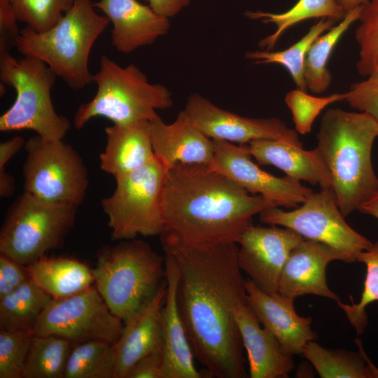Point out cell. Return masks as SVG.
I'll return each mask as SVG.
<instances>
[{
  "instance_id": "obj_1",
  "label": "cell",
  "mask_w": 378,
  "mask_h": 378,
  "mask_svg": "<svg viewBox=\"0 0 378 378\" xmlns=\"http://www.w3.org/2000/svg\"><path fill=\"white\" fill-rule=\"evenodd\" d=\"M160 237L178 268L176 302L195 358L210 377H247L235 320L247 301L237 244L190 245Z\"/></svg>"
},
{
  "instance_id": "obj_2",
  "label": "cell",
  "mask_w": 378,
  "mask_h": 378,
  "mask_svg": "<svg viewBox=\"0 0 378 378\" xmlns=\"http://www.w3.org/2000/svg\"><path fill=\"white\" fill-rule=\"evenodd\" d=\"M274 206L210 165L178 163L167 172L159 236L190 245L237 244L253 216Z\"/></svg>"
},
{
  "instance_id": "obj_3",
  "label": "cell",
  "mask_w": 378,
  "mask_h": 378,
  "mask_svg": "<svg viewBox=\"0 0 378 378\" xmlns=\"http://www.w3.org/2000/svg\"><path fill=\"white\" fill-rule=\"evenodd\" d=\"M378 122L369 115L328 108L317 133V146L332 179V190L345 217L378 191L371 153Z\"/></svg>"
},
{
  "instance_id": "obj_4",
  "label": "cell",
  "mask_w": 378,
  "mask_h": 378,
  "mask_svg": "<svg viewBox=\"0 0 378 378\" xmlns=\"http://www.w3.org/2000/svg\"><path fill=\"white\" fill-rule=\"evenodd\" d=\"M109 22L95 11L91 0H74L70 9L48 30L22 29L15 48L24 56L43 61L69 87L82 89L92 82L89 55Z\"/></svg>"
},
{
  "instance_id": "obj_5",
  "label": "cell",
  "mask_w": 378,
  "mask_h": 378,
  "mask_svg": "<svg viewBox=\"0 0 378 378\" xmlns=\"http://www.w3.org/2000/svg\"><path fill=\"white\" fill-rule=\"evenodd\" d=\"M92 270L94 286L123 323L153 298L166 276L164 257L135 239L102 247Z\"/></svg>"
},
{
  "instance_id": "obj_6",
  "label": "cell",
  "mask_w": 378,
  "mask_h": 378,
  "mask_svg": "<svg viewBox=\"0 0 378 378\" xmlns=\"http://www.w3.org/2000/svg\"><path fill=\"white\" fill-rule=\"evenodd\" d=\"M92 82L97 85L95 95L80 104L74 115L77 130L96 117L106 118L116 125L150 121L159 116L158 110L173 105L165 86L150 83L136 65L122 67L106 55L102 56Z\"/></svg>"
},
{
  "instance_id": "obj_7",
  "label": "cell",
  "mask_w": 378,
  "mask_h": 378,
  "mask_svg": "<svg viewBox=\"0 0 378 378\" xmlns=\"http://www.w3.org/2000/svg\"><path fill=\"white\" fill-rule=\"evenodd\" d=\"M56 77L37 57L25 55L17 59L10 52H1V83L13 87L16 98L1 115L0 130H29L46 140H63L71 124L56 112L51 99Z\"/></svg>"
},
{
  "instance_id": "obj_8",
  "label": "cell",
  "mask_w": 378,
  "mask_h": 378,
  "mask_svg": "<svg viewBox=\"0 0 378 378\" xmlns=\"http://www.w3.org/2000/svg\"><path fill=\"white\" fill-rule=\"evenodd\" d=\"M77 207L52 203L24 192L10 205L0 231V253L28 265L62 247Z\"/></svg>"
},
{
  "instance_id": "obj_9",
  "label": "cell",
  "mask_w": 378,
  "mask_h": 378,
  "mask_svg": "<svg viewBox=\"0 0 378 378\" xmlns=\"http://www.w3.org/2000/svg\"><path fill=\"white\" fill-rule=\"evenodd\" d=\"M167 172L155 156L139 169L115 179L113 192L101 201L113 239L128 240L162 232V201Z\"/></svg>"
},
{
  "instance_id": "obj_10",
  "label": "cell",
  "mask_w": 378,
  "mask_h": 378,
  "mask_svg": "<svg viewBox=\"0 0 378 378\" xmlns=\"http://www.w3.org/2000/svg\"><path fill=\"white\" fill-rule=\"evenodd\" d=\"M24 192L52 203L78 207L88 188V172L79 154L63 140L30 137L24 146Z\"/></svg>"
},
{
  "instance_id": "obj_11",
  "label": "cell",
  "mask_w": 378,
  "mask_h": 378,
  "mask_svg": "<svg viewBox=\"0 0 378 378\" xmlns=\"http://www.w3.org/2000/svg\"><path fill=\"white\" fill-rule=\"evenodd\" d=\"M300 206L284 211L270 206L259 214L261 223L289 228L304 239L326 244L344 255L346 262L372 243L351 227L344 220L331 188L310 194Z\"/></svg>"
},
{
  "instance_id": "obj_12",
  "label": "cell",
  "mask_w": 378,
  "mask_h": 378,
  "mask_svg": "<svg viewBox=\"0 0 378 378\" xmlns=\"http://www.w3.org/2000/svg\"><path fill=\"white\" fill-rule=\"evenodd\" d=\"M124 328L123 321L108 309L96 287L62 299H52L41 314L35 335H55L72 346L102 340L114 344Z\"/></svg>"
},
{
  "instance_id": "obj_13",
  "label": "cell",
  "mask_w": 378,
  "mask_h": 378,
  "mask_svg": "<svg viewBox=\"0 0 378 378\" xmlns=\"http://www.w3.org/2000/svg\"><path fill=\"white\" fill-rule=\"evenodd\" d=\"M184 111L191 122L212 140L246 144L273 139L302 147L298 132L276 118H252L222 109L206 98L191 94Z\"/></svg>"
},
{
  "instance_id": "obj_14",
  "label": "cell",
  "mask_w": 378,
  "mask_h": 378,
  "mask_svg": "<svg viewBox=\"0 0 378 378\" xmlns=\"http://www.w3.org/2000/svg\"><path fill=\"white\" fill-rule=\"evenodd\" d=\"M214 158L210 165L239 186L253 195H262L276 206L298 207L313 191L300 181L288 176H275L251 160L246 144L213 140Z\"/></svg>"
},
{
  "instance_id": "obj_15",
  "label": "cell",
  "mask_w": 378,
  "mask_h": 378,
  "mask_svg": "<svg viewBox=\"0 0 378 378\" xmlns=\"http://www.w3.org/2000/svg\"><path fill=\"white\" fill-rule=\"evenodd\" d=\"M304 238L287 227L251 224L237 244L238 264L262 290L273 294L291 251Z\"/></svg>"
},
{
  "instance_id": "obj_16",
  "label": "cell",
  "mask_w": 378,
  "mask_h": 378,
  "mask_svg": "<svg viewBox=\"0 0 378 378\" xmlns=\"http://www.w3.org/2000/svg\"><path fill=\"white\" fill-rule=\"evenodd\" d=\"M346 262V258L323 243L302 239L290 252L280 277L278 293L295 300L312 294L339 301V296L328 286L326 267L333 260Z\"/></svg>"
},
{
  "instance_id": "obj_17",
  "label": "cell",
  "mask_w": 378,
  "mask_h": 378,
  "mask_svg": "<svg viewBox=\"0 0 378 378\" xmlns=\"http://www.w3.org/2000/svg\"><path fill=\"white\" fill-rule=\"evenodd\" d=\"M246 300L261 325L278 340L283 350L294 356L302 354L305 345L316 340L312 330L311 317L299 316L295 310L294 300L278 292L270 294L250 279L246 280Z\"/></svg>"
},
{
  "instance_id": "obj_18",
  "label": "cell",
  "mask_w": 378,
  "mask_h": 378,
  "mask_svg": "<svg viewBox=\"0 0 378 378\" xmlns=\"http://www.w3.org/2000/svg\"><path fill=\"white\" fill-rule=\"evenodd\" d=\"M149 130L155 156L168 170L178 163L211 164L214 141L191 122L184 110L171 124L160 116L149 121Z\"/></svg>"
},
{
  "instance_id": "obj_19",
  "label": "cell",
  "mask_w": 378,
  "mask_h": 378,
  "mask_svg": "<svg viewBox=\"0 0 378 378\" xmlns=\"http://www.w3.org/2000/svg\"><path fill=\"white\" fill-rule=\"evenodd\" d=\"M94 6L112 23V45L123 54L154 43L170 28L169 18L137 0H99Z\"/></svg>"
},
{
  "instance_id": "obj_20",
  "label": "cell",
  "mask_w": 378,
  "mask_h": 378,
  "mask_svg": "<svg viewBox=\"0 0 378 378\" xmlns=\"http://www.w3.org/2000/svg\"><path fill=\"white\" fill-rule=\"evenodd\" d=\"M164 264L167 291L160 315L164 378H201L177 306L178 268L167 253Z\"/></svg>"
},
{
  "instance_id": "obj_21",
  "label": "cell",
  "mask_w": 378,
  "mask_h": 378,
  "mask_svg": "<svg viewBox=\"0 0 378 378\" xmlns=\"http://www.w3.org/2000/svg\"><path fill=\"white\" fill-rule=\"evenodd\" d=\"M166 291L165 279L153 298L124 323L122 332L113 344L116 361L115 378H126L137 361L162 349L160 315Z\"/></svg>"
},
{
  "instance_id": "obj_22",
  "label": "cell",
  "mask_w": 378,
  "mask_h": 378,
  "mask_svg": "<svg viewBox=\"0 0 378 378\" xmlns=\"http://www.w3.org/2000/svg\"><path fill=\"white\" fill-rule=\"evenodd\" d=\"M235 320L246 351L250 377H288L295 368L293 356L261 325L247 301L237 308Z\"/></svg>"
},
{
  "instance_id": "obj_23",
  "label": "cell",
  "mask_w": 378,
  "mask_h": 378,
  "mask_svg": "<svg viewBox=\"0 0 378 378\" xmlns=\"http://www.w3.org/2000/svg\"><path fill=\"white\" fill-rule=\"evenodd\" d=\"M246 146L259 164L272 165L288 176L332 189L330 172L316 148L306 150L273 139L253 141Z\"/></svg>"
},
{
  "instance_id": "obj_24",
  "label": "cell",
  "mask_w": 378,
  "mask_h": 378,
  "mask_svg": "<svg viewBox=\"0 0 378 378\" xmlns=\"http://www.w3.org/2000/svg\"><path fill=\"white\" fill-rule=\"evenodd\" d=\"M106 144L99 155L100 167L117 178L155 158L149 121L126 125L113 124L105 128Z\"/></svg>"
},
{
  "instance_id": "obj_25",
  "label": "cell",
  "mask_w": 378,
  "mask_h": 378,
  "mask_svg": "<svg viewBox=\"0 0 378 378\" xmlns=\"http://www.w3.org/2000/svg\"><path fill=\"white\" fill-rule=\"evenodd\" d=\"M26 268L30 279L53 299L71 296L94 283L92 269L73 258L44 255Z\"/></svg>"
},
{
  "instance_id": "obj_26",
  "label": "cell",
  "mask_w": 378,
  "mask_h": 378,
  "mask_svg": "<svg viewBox=\"0 0 378 378\" xmlns=\"http://www.w3.org/2000/svg\"><path fill=\"white\" fill-rule=\"evenodd\" d=\"M361 6L346 12L340 23L319 36L311 46L305 59L304 80L307 89L313 94L326 92L332 83L327 67L333 49L350 26L359 19Z\"/></svg>"
},
{
  "instance_id": "obj_27",
  "label": "cell",
  "mask_w": 378,
  "mask_h": 378,
  "mask_svg": "<svg viewBox=\"0 0 378 378\" xmlns=\"http://www.w3.org/2000/svg\"><path fill=\"white\" fill-rule=\"evenodd\" d=\"M346 12L335 0H298L286 12L272 13L262 11H247L246 15L252 20H260L263 23L276 25L274 33L259 42V46L266 50H272L281 36L293 25L311 18H328L342 20Z\"/></svg>"
},
{
  "instance_id": "obj_28",
  "label": "cell",
  "mask_w": 378,
  "mask_h": 378,
  "mask_svg": "<svg viewBox=\"0 0 378 378\" xmlns=\"http://www.w3.org/2000/svg\"><path fill=\"white\" fill-rule=\"evenodd\" d=\"M52 299L30 279L0 299V330L33 331Z\"/></svg>"
},
{
  "instance_id": "obj_29",
  "label": "cell",
  "mask_w": 378,
  "mask_h": 378,
  "mask_svg": "<svg viewBox=\"0 0 378 378\" xmlns=\"http://www.w3.org/2000/svg\"><path fill=\"white\" fill-rule=\"evenodd\" d=\"M336 22L331 19L321 18L314 24L299 41L289 48L281 51H249L245 57L258 64H276L288 71L295 84L302 90L307 91L304 80V64L307 52L315 40L334 26Z\"/></svg>"
},
{
  "instance_id": "obj_30",
  "label": "cell",
  "mask_w": 378,
  "mask_h": 378,
  "mask_svg": "<svg viewBox=\"0 0 378 378\" xmlns=\"http://www.w3.org/2000/svg\"><path fill=\"white\" fill-rule=\"evenodd\" d=\"M72 346L60 337L34 335L22 378H64Z\"/></svg>"
},
{
  "instance_id": "obj_31",
  "label": "cell",
  "mask_w": 378,
  "mask_h": 378,
  "mask_svg": "<svg viewBox=\"0 0 378 378\" xmlns=\"http://www.w3.org/2000/svg\"><path fill=\"white\" fill-rule=\"evenodd\" d=\"M113 344L90 340L72 346L64 378H115Z\"/></svg>"
},
{
  "instance_id": "obj_32",
  "label": "cell",
  "mask_w": 378,
  "mask_h": 378,
  "mask_svg": "<svg viewBox=\"0 0 378 378\" xmlns=\"http://www.w3.org/2000/svg\"><path fill=\"white\" fill-rule=\"evenodd\" d=\"M302 354L322 378H370L366 361L360 352L327 349L309 342Z\"/></svg>"
},
{
  "instance_id": "obj_33",
  "label": "cell",
  "mask_w": 378,
  "mask_h": 378,
  "mask_svg": "<svg viewBox=\"0 0 378 378\" xmlns=\"http://www.w3.org/2000/svg\"><path fill=\"white\" fill-rule=\"evenodd\" d=\"M355 36L359 45L356 67L363 76L378 75V0H368L361 5Z\"/></svg>"
},
{
  "instance_id": "obj_34",
  "label": "cell",
  "mask_w": 378,
  "mask_h": 378,
  "mask_svg": "<svg viewBox=\"0 0 378 378\" xmlns=\"http://www.w3.org/2000/svg\"><path fill=\"white\" fill-rule=\"evenodd\" d=\"M356 261L366 265V276L360 300L357 304L352 301L351 304H346L340 300L337 303L345 313L357 335H360L368 323L366 307L378 300V240L369 249L361 252Z\"/></svg>"
},
{
  "instance_id": "obj_35",
  "label": "cell",
  "mask_w": 378,
  "mask_h": 378,
  "mask_svg": "<svg viewBox=\"0 0 378 378\" xmlns=\"http://www.w3.org/2000/svg\"><path fill=\"white\" fill-rule=\"evenodd\" d=\"M344 99L345 92L316 97L297 88L288 92L284 101L291 112L295 131L306 134L311 132L315 119L326 106Z\"/></svg>"
},
{
  "instance_id": "obj_36",
  "label": "cell",
  "mask_w": 378,
  "mask_h": 378,
  "mask_svg": "<svg viewBox=\"0 0 378 378\" xmlns=\"http://www.w3.org/2000/svg\"><path fill=\"white\" fill-rule=\"evenodd\" d=\"M18 21L38 32L53 27L71 6L66 0H8Z\"/></svg>"
},
{
  "instance_id": "obj_37",
  "label": "cell",
  "mask_w": 378,
  "mask_h": 378,
  "mask_svg": "<svg viewBox=\"0 0 378 378\" xmlns=\"http://www.w3.org/2000/svg\"><path fill=\"white\" fill-rule=\"evenodd\" d=\"M32 330H0V378H22Z\"/></svg>"
},
{
  "instance_id": "obj_38",
  "label": "cell",
  "mask_w": 378,
  "mask_h": 378,
  "mask_svg": "<svg viewBox=\"0 0 378 378\" xmlns=\"http://www.w3.org/2000/svg\"><path fill=\"white\" fill-rule=\"evenodd\" d=\"M344 101L378 122V75L353 84L345 92Z\"/></svg>"
},
{
  "instance_id": "obj_39",
  "label": "cell",
  "mask_w": 378,
  "mask_h": 378,
  "mask_svg": "<svg viewBox=\"0 0 378 378\" xmlns=\"http://www.w3.org/2000/svg\"><path fill=\"white\" fill-rule=\"evenodd\" d=\"M29 279L25 265L0 253V299Z\"/></svg>"
},
{
  "instance_id": "obj_40",
  "label": "cell",
  "mask_w": 378,
  "mask_h": 378,
  "mask_svg": "<svg viewBox=\"0 0 378 378\" xmlns=\"http://www.w3.org/2000/svg\"><path fill=\"white\" fill-rule=\"evenodd\" d=\"M18 18L8 0H0V53L10 52L20 30Z\"/></svg>"
},
{
  "instance_id": "obj_41",
  "label": "cell",
  "mask_w": 378,
  "mask_h": 378,
  "mask_svg": "<svg viewBox=\"0 0 378 378\" xmlns=\"http://www.w3.org/2000/svg\"><path fill=\"white\" fill-rule=\"evenodd\" d=\"M126 378H164L162 349L156 350L137 361Z\"/></svg>"
},
{
  "instance_id": "obj_42",
  "label": "cell",
  "mask_w": 378,
  "mask_h": 378,
  "mask_svg": "<svg viewBox=\"0 0 378 378\" xmlns=\"http://www.w3.org/2000/svg\"><path fill=\"white\" fill-rule=\"evenodd\" d=\"M158 15L169 18L177 15L191 0H146Z\"/></svg>"
},
{
  "instance_id": "obj_43",
  "label": "cell",
  "mask_w": 378,
  "mask_h": 378,
  "mask_svg": "<svg viewBox=\"0 0 378 378\" xmlns=\"http://www.w3.org/2000/svg\"><path fill=\"white\" fill-rule=\"evenodd\" d=\"M26 140L17 135L0 144V171L4 170L9 160L24 146Z\"/></svg>"
},
{
  "instance_id": "obj_44",
  "label": "cell",
  "mask_w": 378,
  "mask_h": 378,
  "mask_svg": "<svg viewBox=\"0 0 378 378\" xmlns=\"http://www.w3.org/2000/svg\"><path fill=\"white\" fill-rule=\"evenodd\" d=\"M15 191L13 178L4 170L0 171V196L10 197Z\"/></svg>"
},
{
  "instance_id": "obj_45",
  "label": "cell",
  "mask_w": 378,
  "mask_h": 378,
  "mask_svg": "<svg viewBox=\"0 0 378 378\" xmlns=\"http://www.w3.org/2000/svg\"><path fill=\"white\" fill-rule=\"evenodd\" d=\"M358 211L378 219V191L370 200L363 203Z\"/></svg>"
},
{
  "instance_id": "obj_46",
  "label": "cell",
  "mask_w": 378,
  "mask_h": 378,
  "mask_svg": "<svg viewBox=\"0 0 378 378\" xmlns=\"http://www.w3.org/2000/svg\"><path fill=\"white\" fill-rule=\"evenodd\" d=\"M355 343L356 344L357 346L358 347L359 352L361 354L363 357L365 358L368 370V372L370 374V378H378V368L372 363L370 359L368 357L367 354H365L363 345L361 343V341L360 339L356 338L354 340Z\"/></svg>"
},
{
  "instance_id": "obj_47",
  "label": "cell",
  "mask_w": 378,
  "mask_h": 378,
  "mask_svg": "<svg viewBox=\"0 0 378 378\" xmlns=\"http://www.w3.org/2000/svg\"><path fill=\"white\" fill-rule=\"evenodd\" d=\"M346 12L360 6L368 0H335Z\"/></svg>"
},
{
  "instance_id": "obj_48",
  "label": "cell",
  "mask_w": 378,
  "mask_h": 378,
  "mask_svg": "<svg viewBox=\"0 0 378 378\" xmlns=\"http://www.w3.org/2000/svg\"><path fill=\"white\" fill-rule=\"evenodd\" d=\"M67 4L71 7L74 0H66Z\"/></svg>"
}]
</instances>
